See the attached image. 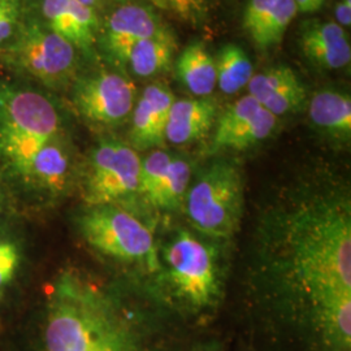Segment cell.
<instances>
[{"label":"cell","mask_w":351,"mask_h":351,"mask_svg":"<svg viewBox=\"0 0 351 351\" xmlns=\"http://www.w3.org/2000/svg\"><path fill=\"white\" fill-rule=\"evenodd\" d=\"M264 293L316 351H351V202L346 189L291 186L262 219Z\"/></svg>","instance_id":"6da1fadb"},{"label":"cell","mask_w":351,"mask_h":351,"mask_svg":"<svg viewBox=\"0 0 351 351\" xmlns=\"http://www.w3.org/2000/svg\"><path fill=\"white\" fill-rule=\"evenodd\" d=\"M42 351L150 350L113 293L75 269H65L47 293Z\"/></svg>","instance_id":"7a4b0ae2"},{"label":"cell","mask_w":351,"mask_h":351,"mask_svg":"<svg viewBox=\"0 0 351 351\" xmlns=\"http://www.w3.org/2000/svg\"><path fill=\"white\" fill-rule=\"evenodd\" d=\"M59 113L50 99L29 88L0 86V158L13 175L58 137Z\"/></svg>","instance_id":"3957f363"},{"label":"cell","mask_w":351,"mask_h":351,"mask_svg":"<svg viewBox=\"0 0 351 351\" xmlns=\"http://www.w3.org/2000/svg\"><path fill=\"white\" fill-rule=\"evenodd\" d=\"M243 180L239 167L217 160L204 168L189 186L184 207L190 224L203 234L232 239L243 215Z\"/></svg>","instance_id":"277c9868"},{"label":"cell","mask_w":351,"mask_h":351,"mask_svg":"<svg viewBox=\"0 0 351 351\" xmlns=\"http://www.w3.org/2000/svg\"><path fill=\"white\" fill-rule=\"evenodd\" d=\"M75 226L88 246L106 258L159 267L152 229L121 204L85 206Z\"/></svg>","instance_id":"5b68a950"},{"label":"cell","mask_w":351,"mask_h":351,"mask_svg":"<svg viewBox=\"0 0 351 351\" xmlns=\"http://www.w3.org/2000/svg\"><path fill=\"white\" fill-rule=\"evenodd\" d=\"M164 275L177 301L194 313L210 310L220 298V267L215 247L180 229L164 247Z\"/></svg>","instance_id":"8992f818"},{"label":"cell","mask_w":351,"mask_h":351,"mask_svg":"<svg viewBox=\"0 0 351 351\" xmlns=\"http://www.w3.org/2000/svg\"><path fill=\"white\" fill-rule=\"evenodd\" d=\"M142 159L132 146L104 139L93 150L82 184L86 206L121 204L137 195Z\"/></svg>","instance_id":"52a82bcc"},{"label":"cell","mask_w":351,"mask_h":351,"mask_svg":"<svg viewBox=\"0 0 351 351\" xmlns=\"http://www.w3.org/2000/svg\"><path fill=\"white\" fill-rule=\"evenodd\" d=\"M137 88L125 75L101 72L81 80L73 101L81 116L99 125H119L132 114Z\"/></svg>","instance_id":"ba28073f"},{"label":"cell","mask_w":351,"mask_h":351,"mask_svg":"<svg viewBox=\"0 0 351 351\" xmlns=\"http://www.w3.org/2000/svg\"><path fill=\"white\" fill-rule=\"evenodd\" d=\"M191 181L190 164L163 150L142 159L137 195L156 211H173L184 204Z\"/></svg>","instance_id":"9c48e42d"},{"label":"cell","mask_w":351,"mask_h":351,"mask_svg":"<svg viewBox=\"0 0 351 351\" xmlns=\"http://www.w3.org/2000/svg\"><path fill=\"white\" fill-rule=\"evenodd\" d=\"M17 58L26 71L50 86L64 84L75 68V47L50 29L27 27L17 45Z\"/></svg>","instance_id":"30bf717a"},{"label":"cell","mask_w":351,"mask_h":351,"mask_svg":"<svg viewBox=\"0 0 351 351\" xmlns=\"http://www.w3.org/2000/svg\"><path fill=\"white\" fill-rule=\"evenodd\" d=\"M276 125L275 114L245 95L219 113L211 151L246 150L268 138Z\"/></svg>","instance_id":"8fae6325"},{"label":"cell","mask_w":351,"mask_h":351,"mask_svg":"<svg viewBox=\"0 0 351 351\" xmlns=\"http://www.w3.org/2000/svg\"><path fill=\"white\" fill-rule=\"evenodd\" d=\"M158 14L145 5L126 4L110 16L104 30L107 51L124 62L128 51L142 39L169 36Z\"/></svg>","instance_id":"7c38bea8"},{"label":"cell","mask_w":351,"mask_h":351,"mask_svg":"<svg viewBox=\"0 0 351 351\" xmlns=\"http://www.w3.org/2000/svg\"><path fill=\"white\" fill-rule=\"evenodd\" d=\"M247 88L249 95L276 117L301 111L307 99L301 78L287 65L272 66L252 75Z\"/></svg>","instance_id":"4fadbf2b"},{"label":"cell","mask_w":351,"mask_h":351,"mask_svg":"<svg viewBox=\"0 0 351 351\" xmlns=\"http://www.w3.org/2000/svg\"><path fill=\"white\" fill-rule=\"evenodd\" d=\"M175 101L172 91L163 85H151L143 90L130 114V143L134 150H149L163 145Z\"/></svg>","instance_id":"5bb4252c"},{"label":"cell","mask_w":351,"mask_h":351,"mask_svg":"<svg viewBox=\"0 0 351 351\" xmlns=\"http://www.w3.org/2000/svg\"><path fill=\"white\" fill-rule=\"evenodd\" d=\"M16 176L42 195H60L68 189L71 180L69 155L55 137L42 146Z\"/></svg>","instance_id":"9a60e30c"},{"label":"cell","mask_w":351,"mask_h":351,"mask_svg":"<svg viewBox=\"0 0 351 351\" xmlns=\"http://www.w3.org/2000/svg\"><path fill=\"white\" fill-rule=\"evenodd\" d=\"M298 14L293 0H249L243 12V27L261 49L278 45Z\"/></svg>","instance_id":"2e32d148"},{"label":"cell","mask_w":351,"mask_h":351,"mask_svg":"<svg viewBox=\"0 0 351 351\" xmlns=\"http://www.w3.org/2000/svg\"><path fill=\"white\" fill-rule=\"evenodd\" d=\"M43 16L51 32L73 47L88 49L94 42L98 17L93 7L78 0H43Z\"/></svg>","instance_id":"e0dca14e"},{"label":"cell","mask_w":351,"mask_h":351,"mask_svg":"<svg viewBox=\"0 0 351 351\" xmlns=\"http://www.w3.org/2000/svg\"><path fill=\"white\" fill-rule=\"evenodd\" d=\"M219 116L217 101L210 97L173 101L165 128V141L188 145L203 138Z\"/></svg>","instance_id":"ac0fdd59"},{"label":"cell","mask_w":351,"mask_h":351,"mask_svg":"<svg viewBox=\"0 0 351 351\" xmlns=\"http://www.w3.org/2000/svg\"><path fill=\"white\" fill-rule=\"evenodd\" d=\"M308 116L315 126L339 139H350L351 98L336 90H322L308 101Z\"/></svg>","instance_id":"d6986e66"},{"label":"cell","mask_w":351,"mask_h":351,"mask_svg":"<svg viewBox=\"0 0 351 351\" xmlns=\"http://www.w3.org/2000/svg\"><path fill=\"white\" fill-rule=\"evenodd\" d=\"M176 75L198 98L208 97L216 88L215 59L202 42L186 46L176 60Z\"/></svg>","instance_id":"ffe728a7"},{"label":"cell","mask_w":351,"mask_h":351,"mask_svg":"<svg viewBox=\"0 0 351 351\" xmlns=\"http://www.w3.org/2000/svg\"><path fill=\"white\" fill-rule=\"evenodd\" d=\"M175 50L172 34L147 38L132 46L123 63L129 64L132 71L139 77H152L171 66Z\"/></svg>","instance_id":"44dd1931"},{"label":"cell","mask_w":351,"mask_h":351,"mask_svg":"<svg viewBox=\"0 0 351 351\" xmlns=\"http://www.w3.org/2000/svg\"><path fill=\"white\" fill-rule=\"evenodd\" d=\"M216 65V85L224 94H236L241 88L247 86L254 69L250 58L242 47L234 43L223 46L217 58Z\"/></svg>","instance_id":"7402d4cb"},{"label":"cell","mask_w":351,"mask_h":351,"mask_svg":"<svg viewBox=\"0 0 351 351\" xmlns=\"http://www.w3.org/2000/svg\"><path fill=\"white\" fill-rule=\"evenodd\" d=\"M21 241L8 230H0V293L10 288L24 263Z\"/></svg>","instance_id":"603a6c76"},{"label":"cell","mask_w":351,"mask_h":351,"mask_svg":"<svg viewBox=\"0 0 351 351\" xmlns=\"http://www.w3.org/2000/svg\"><path fill=\"white\" fill-rule=\"evenodd\" d=\"M304 56L324 69H341L351 62V45L349 37L335 42L302 49Z\"/></svg>","instance_id":"cb8c5ba5"},{"label":"cell","mask_w":351,"mask_h":351,"mask_svg":"<svg viewBox=\"0 0 351 351\" xmlns=\"http://www.w3.org/2000/svg\"><path fill=\"white\" fill-rule=\"evenodd\" d=\"M155 7L167 12L173 13L176 17L189 24H202L207 16V5L197 0H151Z\"/></svg>","instance_id":"d4e9b609"},{"label":"cell","mask_w":351,"mask_h":351,"mask_svg":"<svg viewBox=\"0 0 351 351\" xmlns=\"http://www.w3.org/2000/svg\"><path fill=\"white\" fill-rule=\"evenodd\" d=\"M20 14L19 0H0V43L12 37Z\"/></svg>","instance_id":"484cf974"},{"label":"cell","mask_w":351,"mask_h":351,"mask_svg":"<svg viewBox=\"0 0 351 351\" xmlns=\"http://www.w3.org/2000/svg\"><path fill=\"white\" fill-rule=\"evenodd\" d=\"M336 23L343 29L351 25V0H341L335 10Z\"/></svg>","instance_id":"4316f807"},{"label":"cell","mask_w":351,"mask_h":351,"mask_svg":"<svg viewBox=\"0 0 351 351\" xmlns=\"http://www.w3.org/2000/svg\"><path fill=\"white\" fill-rule=\"evenodd\" d=\"M298 12L314 13L319 11L326 0H293Z\"/></svg>","instance_id":"83f0119b"},{"label":"cell","mask_w":351,"mask_h":351,"mask_svg":"<svg viewBox=\"0 0 351 351\" xmlns=\"http://www.w3.org/2000/svg\"><path fill=\"white\" fill-rule=\"evenodd\" d=\"M197 351H224L220 345L215 343H208V345H202L201 348Z\"/></svg>","instance_id":"f1b7e54d"},{"label":"cell","mask_w":351,"mask_h":351,"mask_svg":"<svg viewBox=\"0 0 351 351\" xmlns=\"http://www.w3.org/2000/svg\"><path fill=\"white\" fill-rule=\"evenodd\" d=\"M80 3H84V4H86L88 7H94L99 0H78Z\"/></svg>","instance_id":"f546056e"},{"label":"cell","mask_w":351,"mask_h":351,"mask_svg":"<svg viewBox=\"0 0 351 351\" xmlns=\"http://www.w3.org/2000/svg\"><path fill=\"white\" fill-rule=\"evenodd\" d=\"M197 1H199V3H204V4H206V0H197Z\"/></svg>","instance_id":"4dcf8cb0"},{"label":"cell","mask_w":351,"mask_h":351,"mask_svg":"<svg viewBox=\"0 0 351 351\" xmlns=\"http://www.w3.org/2000/svg\"><path fill=\"white\" fill-rule=\"evenodd\" d=\"M0 202H1V191H0Z\"/></svg>","instance_id":"1f68e13d"},{"label":"cell","mask_w":351,"mask_h":351,"mask_svg":"<svg viewBox=\"0 0 351 351\" xmlns=\"http://www.w3.org/2000/svg\"><path fill=\"white\" fill-rule=\"evenodd\" d=\"M116 1H125V0H116Z\"/></svg>","instance_id":"d6a6232c"}]
</instances>
